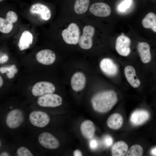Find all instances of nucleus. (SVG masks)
Returning a JSON list of instances; mask_svg holds the SVG:
<instances>
[{
    "mask_svg": "<svg viewBox=\"0 0 156 156\" xmlns=\"http://www.w3.org/2000/svg\"><path fill=\"white\" fill-rule=\"evenodd\" d=\"M86 77L84 75L80 72L75 73L72 76L70 83L73 90L75 91H81L84 88Z\"/></svg>",
    "mask_w": 156,
    "mask_h": 156,
    "instance_id": "nucleus-15",
    "label": "nucleus"
},
{
    "mask_svg": "<svg viewBox=\"0 0 156 156\" xmlns=\"http://www.w3.org/2000/svg\"><path fill=\"white\" fill-rule=\"evenodd\" d=\"M143 149L140 145L135 144L131 146L128 150L126 156H140L142 155Z\"/></svg>",
    "mask_w": 156,
    "mask_h": 156,
    "instance_id": "nucleus-25",
    "label": "nucleus"
},
{
    "mask_svg": "<svg viewBox=\"0 0 156 156\" xmlns=\"http://www.w3.org/2000/svg\"><path fill=\"white\" fill-rule=\"evenodd\" d=\"M3 0H0V1L1 2Z\"/></svg>",
    "mask_w": 156,
    "mask_h": 156,
    "instance_id": "nucleus-37",
    "label": "nucleus"
},
{
    "mask_svg": "<svg viewBox=\"0 0 156 156\" xmlns=\"http://www.w3.org/2000/svg\"><path fill=\"white\" fill-rule=\"evenodd\" d=\"M150 117V113L147 111L142 109H138L132 113L130 121L133 125L139 126L147 121Z\"/></svg>",
    "mask_w": 156,
    "mask_h": 156,
    "instance_id": "nucleus-13",
    "label": "nucleus"
},
{
    "mask_svg": "<svg viewBox=\"0 0 156 156\" xmlns=\"http://www.w3.org/2000/svg\"><path fill=\"white\" fill-rule=\"evenodd\" d=\"M62 100L61 97L56 94H45L39 97L37 103L40 106L44 107H56L61 105Z\"/></svg>",
    "mask_w": 156,
    "mask_h": 156,
    "instance_id": "nucleus-3",
    "label": "nucleus"
},
{
    "mask_svg": "<svg viewBox=\"0 0 156 156\" xmlns=\"http://www.w3.org/2000/svg\"><path fill=\"white\" fill-rule=\"evenodd\" d=\"M8 153L6 152H3L1 153L0 154V156H9Z\"/></svg>",
    "mask_w": 156,
    "mask_h": 156,
    "instance_id": "nucleus-35",
    "label": "nucleus"
},
{
    "mask_svg": "<svg viewBox=\"0 0 156 156\" xmlns=\"http://www.w3.org/2000/svg\"><path fill=\"white\" fill-rule=\"evenodd\" d=\"M8 57L6 55H4L1 57L0 59V63L1 64H3L6 62L8 60Z\"/></svg>",
    "mask_w": 156,
    "mask_h": 156,
    "instance_id": "nucleus-32",
    "label": "nucleus"
},
{
    "mask_svg": "<svg viewBox=\"0 0 156 156\" xmlns=\"http://www.w3.org/2000/svg\"><path fill=\"white\" fill-rule=\"evenodd\" d=\"M132 2V0H125L119 5L118 7L119 10L121 11H125L127 9L130 7Z\"/></svg>",
    "mask_w": 156,
    "mask_h": 156,
    "instance_id": "nucleus-28",
    "label": "nucleus"
},
{
    "mask_svg": "<svg viewBox=\"0 0 156 156\" xmlns=\"http://www.w3.org/2000/svg\"><path fill=\"white\" fill-rule=\"evenodd\" d=\"M73 155L75 156H81L82 155V152L80 150L78 149L75 150L73 153Z\"/></svg>",
    "mask_w": 156,
    "mask_h": 156,
    "instance_id": "nucleus-33",
    "label": "nucleus"
},
{
    "mask_svg": "<svg viewBox=\"0 0 156 156\" xmlns=\"http://www.w3.org/2000/svg\"><path fill=\"white\" fill-rule=\"evenodd\" d=\"M24 120L22 111L18 109L10 111L7 114L5 122L9 128L14 129L18 127L22 124Z\"/></svg>",
    "mask_w": 156,
    "mask_h": 156,
    "instance_id": "nucleus-4",
    "label": "nucleus"
},
{
    "mask_svg": "<svg viewBox=\"0 0 156 156\" xmlns=\"http://www.w3.org/2000/svg\"><path fill=\"white\" fill-rule=\"evenodd\" d=\"M36 57L40 63L46 65L53 64L56 59V55L53 51L49 49H44L39 51Z\"/></svg>",
    "mask_w": 156,
    "mask_h": 156,
    "instance_id": "nucleus-11",
    "label": "nucleus"
},
{
    "mask_svg": "<svg viewBox=\"0 0 156 156\" xmlns=\"http://www.w3.org/2000/svg\"><path fill=\"white\" fill-rule=\"evenodd\" d=\"M124 73L127 81L133 87L137 88L140 86V82L136 76L135 69L132 66H126L124 69Z\"/></svg>",
    "mask_w": 156,
    "mask_h": 156,
    "instance_id": "nucleus-17",
    "label": "nucleus"
},
{
    "mask_svg": "<svg viewBox=\"0 0 156 156\" xmlns=\"http://www.w3.org/2000/svg\"><path fill=\"white\" fill-rule=\"evenodd\" d=\"M18 156H33V154L27 148L22 146L18 148L16 151Z\"/></svg>",
    "mask_w": 156,
    "mask_h": 156,
    "instance_id": "nucleus-26",
    "label": "nucleus"
},
{
    "mask_svg": "<svg viewBox=\"0 0 156 156\" xmlns=\"http://www.w3.org/2000/svg\"><path fill=\"white\" fill-rule=\"evenodd\" d=\"M80 131L83 136L86 139H91L94 136L95 131V127L92 121L87 120L81 123Z\"/></svg>",
    "mask_w": 156,
    "mask_h": 156,
    "instance_id": "nucleus-16",
    "label": "nucleus"
},
{
    "mask_svg": "<svg viewBox=\"0 0 156 156\" xmlns=\"http://www.w3.org/2000/svg\"><path fill=\"white\" fill-rule=\"evenodd\" d=\"M30 14L38 15L43 20L47 21L50 19L51 13L50 9L46 5L40 3L32 5L29 9Z\"/></svg>",
    "mask_w": 156,
    "mask_h": 156,
    "instance_id": "nucleus-10",
    "label": "nucleus"
},
{
    "mask_svg": "<svg viewBox=\"0 0 156 156\" xmlns=\"http://www.w3.org/2000/svg\"><path fill=\"white\" fill-rule=\"evenodd\" d=\"M38 140L43 147L50 149L58 148L60 145L58 140L53 135L48 132H43L39 135Z\"/></svg>",
    "mask_w": 156,
    "mask_h": 156,
    "instance_id": "nucleus-8",
    "label": "nucleus"
},
{
    "mask_svg": "<svg viewBox=\"0 0 156 156\" xmlns=\"http://www.w3.org/2000/svg\"><path fill=\"white\" fill-rule=\"evenodd\" d=\"M90 0H76L74 6L75 12L78 14H83L88 8Z\"/></svg>",
    "mask_w": 156,
    "mask_h": 156,
    "instance_id": "nucleus-23",
    "label": "nucleus"
},
{
    "mask_svg": "<svg viewBox=\"0 0 156 156\" xmlns=\"http://www.w3.org/2000/svg\"><path fill=\"white\" fill-rule=\"evenodd\" d=\"M131 40L128 37L122 34L117 38L116 43V49L120 55L127 56L131 52Z\"/></svg>",
    "mask_w": 156,
    "mask_h": 156,
    "instance_id": "nucleus-9",
    "label": "nucleus"
},
{
    "mask_svg": "<svg viewBox=\"0 0 156 156\" xmlns=\"http://www.w3.org/2000/svg\"><path fill=\"white\" fill-rule=\"evenodd\" d=\"M151 154L154 156H156V147L153 148L151 151Z\"/></svg>",
    "mask_w": 156,
    "mask_h": 156,
    "instance_id": "nucleus-34",
    "label": "nucleus"
},
{
    "mask_svg": "<svg viewBox=\"0 0 156 156\" xmlns=\"http://www.w3.org/2000/svg\"><path fill=\"white\" fill-rule=\"evenodd\" d=\"M3 84V79L2 77L0 76V88L2 87Z\"/></svg>",
    "mask_w": 156,
    "mask_h": 156,
    "instance_id": "nucleus-36",
    "label": "nucleus"
},
{
    "mask_svg": "<svg viewBox=\"0 0 156 156\" xmlns=\"http://www.w3.org/2000/svg\"><path fill=\"white\" fill-rule=\"evenodd\" d=\"M142 24L145 28H151L156 33V14L152 12L148 13L142 21Z\"/></svg>",
    "mask_w": 156,
    "mask_h": 156,
    "instance_id": "nucleus-22",
    "label": "nucleus"
},
{
    "mask_svg": "<svg viewBox=\"0 0 156 156\" xmlns=\"http://www.w3.org/2000/svg\"><path fill=\"white\" fill-rule=\"evenodd\" d=\"M117 101V94L112 90H106L98 92L92 97L91 99L93 109L96 112L101 113L109 111Z\"/></svg>",
    "mask_w": 156,
    "mask_h": 156,
    "instance_id": "nucleus-1",
    "label": "nucleus"
},
{
    "mask_svg": "<svg viewBox=\"0 0 156 156\" xmlns=\"http://www.w3.org/2000/svg\"><path fill=\"white\" fill-rule=\"evenodd\" d=\"M5 18L13 23L17 21L18 17L15 12L10 11L7 13Z\"/></svg>",
    "mask_w": 156,
    "mask_h": 156,
    "instance_id": "nucleus-27",
    "label": "nucleus"
},
{
    "mask_svg": "<svg viewBox=\"0 0 156 156\" xmlns=\"http://www.w3.org/2000/svg\"><path fill=\"white\" fill-rule=\"evenodd\" d=\"M33 40L32 34L28 30H25L22 33L18 44L19 49L22 51L29 48Z\"/></svg>",
    "mask_w": 156,
    "mask_h": 156,
    "instance_id": "nucleus-20",
    "label": "nucleus"
},
{
    "mask_svg": "<svg viewBox=\"0 0 156 156\" xmlns=\"http://www.w3.org/2000/svg\"><path fill=\"white\" fill-rule=\"evenodd\" d=\"M123 121V117L121 114L118 113H114L108 118L107 124L110 129L116 130L119 129L122 127Z\"/></svg>",
    "mask_w": 156,
    "mask_h": 156,
    "instance_id": "nucleus-19",
    "label": "nucleus"
},
{
    "mask_svg": "<svg viewBox=\"0 0 156 156\" xmlns=\"http://www.w3.org/2000/svg\"><path fill=\"white\" fill-rule=\"evenodd\" d=\"M89 146L91 149H96L98 147V143L96 140L94 139L91 140L89 142Z\"/></svg>",
    "mask_w": 156,
    "mask_h": 156,
    "instance_id": "nucleus-31",
    "label": "nucleus"
},
{
    "mask_svg": "<svg viewBox=\"0 0 156 156\" xmlns=\"http://www.w3.org/2000/svg\"><path fill=\"white\" fill-rule=\"evenodd\" d=\"M90 11L95 16L105 17L110 15L111 9L108 4L104 3L98 2L93 4L90 7Z\"/></svg>",
    "mask_w": 156,
    "mask_h": 156,
    "instance_id": "nucleus-12",
    "label": "nucleus"
},
{
    "mask_svg": "<svg viewBox=\"0 0 156 156\" xmlns=\"http://www.w3.org/2000/svg\"><path fill=\"white\" fill-rule=\"evenodd\" d=\"M13 23L6 18L0 17V31L4 34L9 33L13 28Z\"/></svg>",
    "mask_w": 156,
    "mask_h": 156,
    "instance_id": "nucleus-24",
    "label": "nucleus"
},
{
    "mask_svg": "<svg viewBox=\"0 0 156 156\" xmlns=\"http://www.w3.org/2000/svg\"><path fill=\"white\" fill-rule=\"evenodd\" d=\"M137 49L141 60L145 64L151 60V55L149 44L146 42H141L138 43Z\"/></svg>",
    "mask_w": 156,
    "mask_h": 156,
    "instance_id": "nucleus-18",
    "label": "nucleus"
},
{
    "mask_svg": "<svg viewBox=\"0 0 156 156\" xmlns=\"http://www.w3.org/2000/svg\"><path fill=\"white\" fill-rule=\"evenodd\" d=\"M94 28L90 25L84 26L83 34L79 38V43L80 47L84 49H90L92 45V38L94 34Z\"/></svg>",
    "mask_w": 156,
    "mask_h": 156,
    "instance_id": "nucleus-6",
    "label": "nucleus"
},
{
    "mask_svg": "<svg viewBox=\"0 0 156 156\" xmlns=\"http://www.w3.org/2000/svg\"><path fill=\"white\" fill-rule=\"evenodd\" d=\"M29 119L30 123L34 126L42 128L49 123L50 118L49 115L44 112L34 111L29 114Z\"/></svg>",
    "mask_w": 156,
    "mask_h": 156,
    "instance_id": "nucleus-5",
    "label": "nucleus"
},
{
    "mask_svg": "<svg viewBox=\"0 0 156 156\" xmlns=\"http://www.w3.org/2000/svg\"><path fill=\"white\" fill-rule=\"evenodd\" d=\"M54 85L47 81H41L37 82L33 86L32 93L34 96H40L45 94L53 93L55 91Z\"/></svg>",
    "mask_w": 156,
    "mask_h": 156,
    "instance_id": "nucleus-7",
    "label": "nucleus"
},
{
    "mask_svg": "<svg viewBox=\"0 0 156 156\" xmlns=\"http://www.w3.org/2000/svg\"><path fill=\"white\" fill-rule=\"evenodd\" d=\"M127 144L123 141H119L114 143L111 148V153L113 156H123L126 155L128 151Z\"/></svg>",
    "mask_w": 156,
    "mask_h": 156,
    "instance_id": "nucleus-21",
    "label": "nucleus"
},
{
    "mask_svg": "<svg viewBox=\"0 0 156 156\" xmlns=\"http://www.w3.org/2000/svg\"><path fill=\"white\" fill-rule=\"evenodd\" d=\"M62 35L64 40L67 44H77L80 38L79 28L77 24L72 23L63 30Z\"/></svg>",
    "mask_w": 156,
    "mask_h": 156,
    "instance_id": "nucleus-2",
    "label": "nucleus"
},
{
    "mask_svg": "<svg viewBox=\"0 0 156 156\" xmlns=\"http://www.w3.org/2000/svg\"><path fill=\"white\" fill-rule=\"evenodd\" d=\"M0 146H1V142L0 141Z\"/></svg>",
    "mask_w": 156,
    "mask_h": 156,
    "instance_id": "nucleus-38",
    "label": "nucleus"
},
{
    "mask_svg": "<svg viewBox=\"0 0 156 156\" xmlns=\"http://www.w3.org/2000/svg\"><path fill=\"white\" fill-rule=\"evenodd\" d=\"M104 143L107 147L111 146L113 143V139L111 137L107 135L105 136L103 140Z\"/></svg>",
    "mask_w": 156,
    "mask_h": 156,
    "instance_id": "nucleus-29",
    "label": "nucleus"
},
{
    "mask_svg": "<svg viewBox=\"0 0 156 156\" xmlns=\"http://www.w3.org/2000/svg\"><path fill=\"white\" fill-rule=\"evenodd\" d=\"M16 65L13 64L7 67H1L0 68V72L2 74L7 73L9 70H11L16 67Z\"/></svg>",
    "mask_w": 156,
    "mask_h": 156,
    "instance_id": "nucleus-30",
    "label": "nucleus"
},
{
    "mask_svg": "<svg viewBox=\"0 0 156 156\" xmlns=\"http://www.w3.org/2000/svg\"><path fill=\"white\" fill-rule=\"evenodd\" d=\"M100 66L102 71L108 76H113L118 73V69L117 65L110 59H103L100 62Z\"/></svg>",
    "mask_w": 156,
    "mask_h": 156,
    "instance_id": "nucleus-14",
    "label": "nucleus"
}]
</instances>
